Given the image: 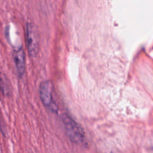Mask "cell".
I'll return each instance as SVG.
<instances>
[{
	"label": "cell",
	"instance_id": "4",
	"mask_svg": "<svg viewBox=\"0 0 153 153\" xmlns=\"http://www.w3.org/2000/svg\"><path fill=\"white\" fill-rule=\"evenodd\" d=\"M13 56L17 73L20 76H22L25 72V57L23 48L20 47L15 50Z\"/></svg>",
	"mask_w": 153,
	"mask_h": 153
},
{
	"label": "cell",
	"instance_id": "1",
	"mask_svg": "<svg viewBox=\"0 0 153 153\" xmlns=\"http://www.w3.org/2000/svg\"><path fill=\"white\" fill-rule=\"evenodd\" d=\"M65 128L68 136L74 143L80 145H87L85 133L80 125L67 115L63 118Z\"/></svg>",
	"mask_w": 153,
	"mask_h": 153
},
{
	"label": "cell",
	"instance_id": "2",
	"mask_svg": "<svg viewBox=\"0 0 153 153\" xmlns=\"http://www.w3.org/2000/svg\"><path fill=\"white\" fill-rule=\"evenodd\" d=\"M40 98L43 104L53 112L58 111V106L53 98V85L50 81H45L41 83L39 88Z\"/></svg>",
	"mask_w": 153,
	"mask_h": 153
},
{
	"label": "cell",
	"instance_id": "3",
	"mask_svg": "<svg viewBox=\"0 0 153 153\" xmlns=\"http://www.w3.org/2000/svg\"><path fill=\"white\" fill-rule=\"evenodd\" d=\"M39 35L35 25L31 23L26 26V45L31 56H35L39 50Z\"/></svg>",
	"mask_w": 153,
	"mask_h": 153
}]
</instances>
